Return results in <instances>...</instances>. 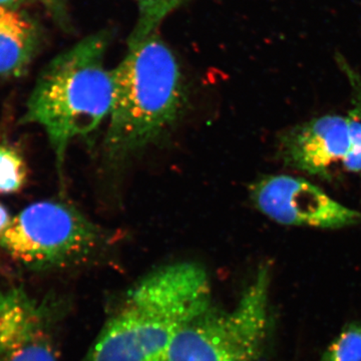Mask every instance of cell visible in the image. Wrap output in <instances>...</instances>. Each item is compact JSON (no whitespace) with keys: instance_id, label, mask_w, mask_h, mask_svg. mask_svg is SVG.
<instances>
[{"instance_id":"6da1fadb","label":"cell","mask_w":361,"mask_h":361,"mask_svg":"<svg viewBox=\"0 0 361 361\" xmlns=\"http://www.w3.org/2000/svg\"><path fill=\"white\" fill-rule=\"evenodd\" d=\"M211 304L210 280L201 265L161 266L128 292L85 361H166L180 330Z\"/></svg>"},{"instance_id":"7a4b0ae2","label":"cell","mask_w":361,"mask_h":361,"mask_svg":"<svg viewBox=\"0 0 361 361\" xmlns=\"http://www.w3.org/2000/svg\"><path fill=\"white\" fill-rule=\"evenodd\" d=\"M115 101L104 139L106 155L125 160L158 142L184 113L187 90L175 54L158 33L129 42L114 68Z\"/></svg>"},{"instance_id":"3957f363","label":"cell","mask_w":361,"mask_h":361,"mask_svg":"<svg viewBox=\"0 0 361 361\" xmlns=\"http://www.w3.org/2000/svg\"><path fill=\"white\" fill-rule=\"evenodd\" d=\"M108 39L96 33L59 54L40 73L26 104L23 125L44 129L59 170L71 142L99 129L115 101V73L106 66Z\"/></svg>"},{"instance_id":"277c9868","label":"cell","mask_w":361,"mask_h":361,"mask_svg":"<svg viewBox=\"0 0 361 361\" xmlns=\"http://www.w3.org/2000/svg\"><path fill=\"white\" fill-rule=\"evenodd\" d=\"M269 264L259 268L232 310L212 304L176 336L166 361H260L269 329Z\"/></svg>"},{"instance_id":"5b68a950","label":"cell","mask_w":361,"mask_h":361,"mask_svg":"<svg viewBox=\"0 0 361 361\" xmlns=\"http://www.w3.org/2000/svg\"><path fill=\"white\" fill-rule=\"evenodd\" d=\"M106 239L103 228L75 207L47 200L14 216L0 236V249L26 268L44 270L87 257Z\"/></svg>"},{"instance_id":"8992f818","label":"cell","mask_w":361,"mask_h":361,"mask_svg":"<svg viewBox=\"0 0 361 361\" xmlns=\"http://www.w3.org/2000/svg\"><path fill=\"white\" fill-rule=\"evenodd\" d=\"M249 196L259 212L278 224L341 229L361 223L360 211L342 205L301 178L264 176L252 183Z\"/></svg>"},{"instance_id":"52a82bcc","label":"cell","mask_w":361,"mask_h":361,"mask_svg":"<svg viewBox=\"0 0 361 361\" xmlns=\"http://www.w3.org/2000/svg\"><path fill=\"white\" fill-rule=\"evenodd\" d=\"M0 361H58L49 311L21 287L0 291Z\"/></svg>"},{"instance_id":"ba28073f","label":"cell","mask_w":361,"mask_h":361,"mask_svg":"<svg viewBox=\"0 0 361 361\" xmlns=\"http://www.w3.org/2000/svg\"><path fill=\"white\" fill-rule=\"evenodd\" d=\"M349 149L346 118L318 116L285 130L278 139L280 160L287 167L312 176H327Z\"/></svg>"},{"instance_id":"9c48e42d","label":"cell","mask_w":361,"mask_h":361,"mask_svg":"<svg viewBox=\"0 0 361 361\" xmlns=\"http://www.w3.org/2000/svg\"><path fill=\"white\" fill-rule=\"evenodd\" d=\"M39 44L37 26L21 7L0 4V78L25 75Z\"/></svg>"},{"instance_id":"30bf717a","label":"cell","mask_w":361,"mask_h":361,"mask_svg":"<svg viewBox=\"0 0 361 361\" xmlns=\"http://www.w3.org/2000/svg\"><path fill=\"white\" fill-rule=\"evenodd\" d=\"M336 63L348 78L350 89V109L346 116L349 135V149L343 160V166L348 172L361 174V75L348 59L337 54Z\"/></svg>"},{"instance_id":"8fae6325","label":"cell","mask_w":361,"mask_h":361,"mask_svg":"<svg viewBox=\"0 0 361 361\" xmlns=\"http://www.w3.org/2000/svg\"><path fill=\"white\" fill-rule=\"evenodd\" d=\"M139 8V18L129 42H139L157 32L164 20L178 8L185 0H135Z\"/></svg>"},{"instance_id":"7c38bea8","label":"cell","mask_w":361,"mask_h":361,"mask_svg":"<svg viewBox=\"0 0 361 361\" xmlns=\"http://www.w3.org/2000/svg\"><path fill=\"white\" fill-rule=\"evenodd\" d=\"M27 177V169L23 157L16 149L0 146V193L20 191Z\"/></svg>"},{"instance_id":"4fadbf2b","label":"cell","mask_w":361,"mask_h":361,"mask_svg":"<svg viewBox=\"0 0 361 361\" xmlns=\"http://www.w3.org/2000/svg\"><path fill=\"white\" fill-rule=\"evenodd\" d=\"M322 361H361V324L342 330L323 353Z\"/></svg>"},{"instance_id":"5bb4252c","label":"cell","mask_w":361,"mask_h":361,"mask_svg":"<svg viewBox=\"0 0 361 361\" xmlns=\"http://www.w3.org/2000/svg\"><path fill=\"white\" fill-rule=\"evenodd\" d=\"M47 11L59 23H63L66 20V0H39Z\"/></svg>"},{"instance_id":"9a60e30c","label":"cell","mask_w":361,"mask_h":361,"mask_svg":"<svg viewBox=\"0 0 361 361\" xmlns=\"http://www.w3.org/2000/svg\"><path fill=\"white\" fill-rule=\"evenodd\" d=\"M13 216L8 212V210L0 203V236L6 231L8 226L13 221Z\"/></svg>"},{"instance_id":"2e32d148","label":"cell","mask_w":361,"mask_h":361,"mask_svg":"<svg viewBox=\"0 0 361 361\" xmlns=\"http://www.w3.org/2000/svg\"><path fill=\"white\" fill-rule=\"evenodd\" d=\"M25 1V0H0V4H6V6L20 7Z\"/></svg>"}]
</instances>
